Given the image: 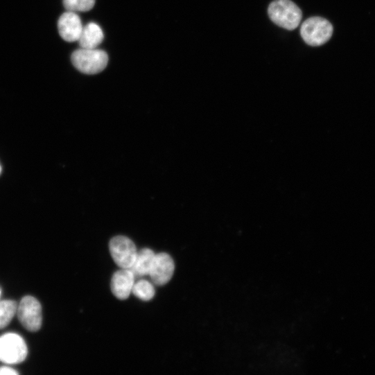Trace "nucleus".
Returning a JSON list of instances; mask_svg holds the SVG:
<instances>
[{
    "instance_id": "nucleus-1",
    "label": "nucleus",
    "mask_w": 375,
    "mask_h": 375,
    "mask_svg": "<svg viewBox=\"0 0 375 375\" xmlns=\"http://www.w3.org/2000/svg\"><path fill=\"white\" fill-rule=\"evenodd\" d=\"M268 13L275 25L289 31L295 30L302 19V11L290 0H275L269 6Z\"/></svg>"
},
{
    "instance_id": "nucleus-2",
    "label": "nucleus",
    "mask_w": 375,
    "mask_h": 375,
    "mask_svg": "<svg viewBox=\"0 0 375 375\" xmlns=\"http://www.w3.org/2000/svg\"><path fill=\"white\" fill-rule=\"evenodd\" d=\"M71 60L79 71L87 75H95L106 69L109 57L101 50L80 49L73 53Z\"/></svg>"
},
{
    "instance_id": "nucleus-3",
    "label": "nucleus",
    "mask_w": 375,
    "mask_h": 375,
    "mask_svg": "<svg viewBox=\"0 0 375 375\" xmlns=\"http://www.w3.org/2000/svg\"><path fill=\"white\" fill-rule=\"evenodd\" d=\"M333 31V26L327 20L320 17H312L302 24L300 35L307 45L317 47L329 41Z\"/></svg>"
},
{
    "instance_id": "nucleus-4",
    "label": "nucleus",
    "mask_w": 375,
    "mask_h": 375,
    "mask_svg": "<svg viewBox=\"0 0 375 375\" xmlns=\"http://www.w3.org/2000/svg\"><path fill=\"white\" fill-rule=\"evenodd\" d=\"M28 354L27 344L22 336L16 333H7L0 336V361L7 364L24 362Z\"/></svg>"
},
{
    "instance_id": "nucleus-5",
    "label": "nucleus",
    "mask_w": 375,
    "mask_h": 375,
    "mask_svg": "<svg viewBox=\"0 0 375 375\" xmlns=\"http://www.w3.org/2000/svg\"><path fill=\"white\" fill-rule=\"evenodd\" d=\"M17 314L22 325L28 331H38L43 321L41 303L33 296H26L18 304Z\"/></svg>"
},
{
    "instance_id": "nucleus-6",
    "label": "nucleus",
    "mask_w": 375,
    "mask_h": 375,
    "mask_svg": "<svg viewBox=\"0 0 375 375\" xmlns=\"http://www.w3.org/2000/svg\"><path fill=\"white\" fill-rule=\"evenodd\" d=\"M110 250L115 263L123 269H130L133 265L138 253L134 242L122 236L111 240Z\"/></svg>"
},
{
    "instance_id": "nucleus-7",
    "label": "nucleus",
    "mask_w": 375,
    "mask_h": 375,
    "mask_svg": "<svg viewBox=\"0 0 375 375\" xmlns=\"http://www.w3.org/2000/svg\"><path fill=\"white\" fill-rule=\"evenodd\" d=\"M174 271L172 257L166 253H160L155 254L149 275L155 284L164 286L171 281Z\"/></svg>"
},
{
    "instance_id": "nucleus-8",
    "label": "nucleus",
    "mask_w": 375,
    "mask_h": 375,
    "mask_svg": "<svg viewBox=\"0 0 375 375\" xmlns=\"http://www.w3.org/2000/svg\"><path fill=\"white\" fill-rule=\"evenodd\" d=\"M83 28L80 18L76 12L68 11L58 21L60 35L67 42H78Z\"/></svg>"
},
{
    "instance_id": "nucleus-9",
    "label": "nucleus",
    "mask_w": 375,
    "mask_h": 375,
    "mask_svg": "<svg viewBox=\"0 0 375 375\" xmlns=\"http://www.w3.org/2000/svg\"><path fill=\"white\" fill-rule=\"evenodd\" d=\"M135 277L130 269L117 271L113 275L111 288L113 294L119 299L129 297L134 285Z\"/></svg>"
},
{
    "instance_id": "nucleus-10",
    "label": "nucleus",
    "mask_w": 375,
    "mask_h": 375,
    "mask_svg": "<svg viewBox=\"0 0 375 375\" xmlns=\"http://www.w3.org/2000/svg\"><path fill=\"white\" fill-rule=\"evenodd\" d=\"M103 40L104 33L101 27L94 23H90L83 28L78 42L81 49H95Z\"/></svg>"
},
{
    "instance_id": "nucleus-11",
    "label": "nucleus",
    "mask_w": 375,
    "mask_h": 375,
    "mask_svg": "<svg viewBox=\"0 0 375 375\" xmlns=\"http://www.w3.org/2000/svg\"><path fill=\"white\" fill-rule=\"evenodd\" d=\"M155 254L150 249H143L137 253L136 260L130 270L135 277L149 274Z\"/></svg>"
},
{
    "instance_id": "nucleus-12",
    "label": "nucleus",
    "mask_w": 375,
    "mask_h": 375,
    "mask_svg": "<svg viewBox=\"0 0 375 375\" xmlns=\"http://www.w3.org/2000/svg\"><path fill=\"white\" fill-rule=\"evenodd\" d=\"M18 304L14 300L0 301V329L6 328L17 313Z\"/></svg>"
},
{
    "instance_id": "nucleus-13",
    "label": "nucleus",
    "mask_w": 375,
    "mask_h": 375,
    "mask_svg": "<svg viewBox=\"0 0 375 375\" xmlns=\"http://www.w3.org/2000/svg\"><path fill=\"white\" fill-rule=\"evenodd\" d=\"M132 293L137 297L143 301H150L155 295V289L149 281L141 280L134 284Z\"/></svg>"
},
{
    "instance_id": "nucleus-14",
    "label": "nucleus",
    "mask_w": 375,
    "mask_h": 375,
    "mask_svg": "<svg viewBox=\"0 0 375 375\" xmlns=\"http://www.w3.org/2000/svg\"><path fill=\"white\" fill-rule=\"evenodd\" d=\"M64 8L69 12H85L92 10L96 0H63Z\"/></svg>"
},
{
    "instance_id": "nucleus-15",
    "label": "nucleus",
    "mask_w": 375,
    "mask_h": 375,
    "mask_svg": "<svg viewBox=\"0 0 375 375\" xmlns=\"http://www.w3.org/2000/svg\"><path fill=\"white\" fill-rule=\"evenodd\" d=\"M19 374V373L17 370L12 367L8 366L0 367V375H17Z\"/></svg>"
},
{
    "instance_id": "nucleus-16",
    "label": "nucleus",
    "mask_w": 375,
    "mask_h": 375,
    "mask_svg": "<svg viewBox=\"0 0 375 375\" xmlns=\"http://www.w3.org/2000/svg\"><path fill=\"white\" fill-rule=\"evenodd\" d=\"M0 173H1V166H0Z\"/></svg>"
},
{
    "instance_id": "nucleus-17",
    "label": "nucleus",
    "mask_w": 375,
    "mask_h": 375,
    "mask_svg": "<svg viewBox=\"0 0 375 375\" xmlns=\"http://www.w3.org/2000/svg\"><path fill=\"white\" fill-rule=\"evenodd\" d=\"M0 295H1V290H0Z\"/></svg>"
}]
</instances>
